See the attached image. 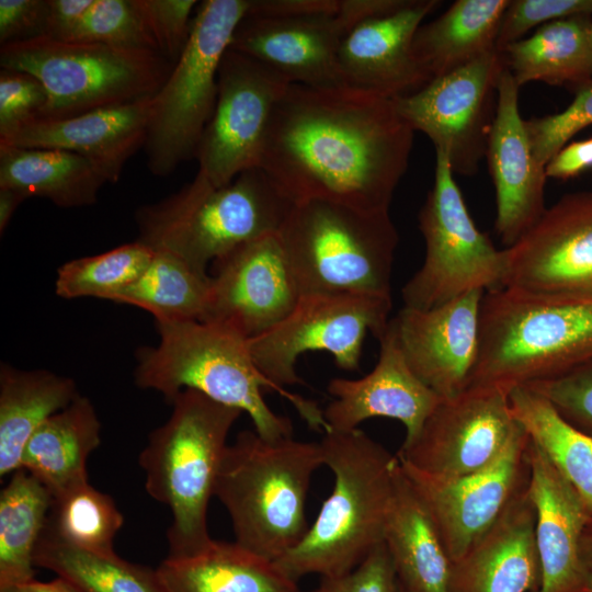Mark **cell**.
<instances>
[{"instance_id": "obj_1", "label": "cell", "mask_w": 592, "mask_h": 592, "mask_svg": "<svg viewBox=\"0 0 592 592\" xmlns=\"http://www.w3.org/2000/svg\"><path fill=\"white\" fill-rule=\"evenodd\" d=\"M413 134L391 99L292 83L274 109L259 168L293 204L389 210Z\"/></svg>"}, {"instance_id": "obj_2", "label": "cell", "mask_w": 592, "mask_h": 592, "mask_svg": "<svg viewBox=\"0 0 592 592\" xmlns=\"http://www.w3.org/2000/svg\"><path fill=\"white\" fill-rule=\"evenodd\" d=\"M157 328L159 343L138 352L137 386L170 401L182 390H196L246 412L264 439L292 437L291 420L275 413L263 397V389L270 388L286 398L310 428L327 431L323 411L314 401L277 387L260 372L243 335L201 320L162 321Z\"/></svg>"}, {"instance_id": "obj_3", "label": "cell", "mask_w": 592, "mask_h": 592, "mask_svg": "<svg viewBox=\"0 0 592 592\" xmlns=\"http://www.w3.org/2000/svg\"><path fill=\"white\" fill-rule=\"evenodd\" d=\"M320 444L333 489L300 543L273 561L294 581L339 577L361 563L384 542L394 494L397 455L365 432L327 431Z\"/></svg>"}, {"instance_id": "obj_4", "label": "cell", "mask_w": 592, "mask_h": 592, "mask_svg": "<svg viewBox=\"0 0 592 592\" xmlns=\"http://www.w3.org/2000/svg\"><path fill=\"white\" fill-rule=\"evenodd\" d=\"M592 361V295L499 287L483 293L479 345L468 386L515 387L562 376Z\"/></svg>"}, {"instance_id": "obj_5", "label": "cell", "mask_w": 592, "mask_h": 592, "mask_svg": "<svg viewBox=\"0 0 592 592\" xmlns=\"http://www.w3.org/2000/svg\"><path fill=\"white\" fill-rule=\"evenodd\" d=\"M322 465L320 442L239 432L224 453L214 490L229 514L235 542L271 561L298 545L309 528L310 480Z\"/></svg>"}, {"instance_id": "obj_6", "label": "cell", "mask_w": 592, "mask_h": 592, "mask_svg": "<svg viewBox=\"0 0 592 592\" xmlns=\"http://www.w3.org/2000/svg\"><path fill=\"white\" fill-rule=\"evenodd\" d=\"M171 415L153 430L139 455L147 492L167 505L170 557L191 556L213 540L207 511L227 437L242 413L185 389L172 400Z\"/></svg>"}, {"instance_id": "obj_7", "label": "cell", "mask_w": 592, "mask_h": 592, "mask_svg": "<svg viewBox=\"0 0 592 592\" xmlns=\"http://www.w3.org/2000/svg\"><path fill=\"white\" fill-rule=\"evenodd\" d=\"M293 205L261 168L223 186L197 172L177 193L137 210L138 240L207 273L235 248L278 232Z\"/></svg>"}, {"instance_id": "obj_8", "label": "cell", "mask_w": 592, "mask_h": 592, "mask_svg": "<svg viewBox=\"0 0 592 592\" xmlns=\"http://www.w3.org/2000/svg\"><path fill=\"white\" fill-rule=\"evenodd\" d=\"M278 236L300 295L391 298L399 238L389 210L307 201L293 205Z\"/></svg>"}, {"instance_id": "obj_9", "label": "cell", "mask_w": 592, "mask_h": 592, "mask_svg": "<svg viewBox=\"0 0 592 592\" xmlns=\"http://www.w3.org/2000/svg\"><path fill=\"white\" fill-rule=\"evenodd\" d=\"M0 66L41 81L47 103L39 118L48 119L153 96L173 67L155 50L48 37L1 45Z\"/></svg>"}, {"instance_id": "obj_10", "label": "cell", "mask_w": 592, "mask_h": 592, "mask_svg": "<svg viewBox=\"0 0 592 592\" xmlns=\"http://www.w3.org/2000/svg\"><path fill=\"white\" fill-rule=\"evenodd\" d=\"M250 0H206L197 5L187 44L155 94L144 149L155 175L195 158L215 110L218 70Z\"/></svg>"}, {"instance_id": "obj_11", "label": "cell", "mask_w": 592, "mask_h": 592, "mask_svg": "<svg viewBox=\"0 0 592 592\" xmlns=\"http://www.w3.org/2000/svg\"><path fill=\"white\" fill-rule=\"evenodd\" d=\"M418 219L425 254L402 287L405 307L430 309L471 291L502 287V250L477 228L441 150H435L433 186Z\"/></svg>"}, {"instance_id": "obj_12", "label": "cell", "mask_w": 592, "mask_h": 592, "mask_svg": "<svg viewBox=\"0 0 592 592\" xmlns=\"http://www.w3.org/2000/svg\"><path fill=\"white\" fill-rule=\"evenodd\" d=\"M391 298L357 294H306L294 309L264 333L248 339L260 372L274 385L301 383L296 365L306 352L323 351L344 371H356L364 340H377L389 323Z\"/></svg>"}, {"instance_id": "obj_13", "label": "cell", "mask_w": 592, "mask_h": 592, "mask_svg": "<svg viewBox=\"0 0 592 592\" xmlns=\"http://www.w3.org/2000/svg\"><path fill=\"white\" fill-rule=\"evenodd\" d=\"M505 68L503 54L494 49L391 100L413 132L426 135L447 156L454 174L473 175L486 155Z\"/></svg>"}, {"instance_id": "obj_14", "label": "cell", "mask_w": 592, "mask_h": 592, "mask_svg": "<svg viewBox=\"0 0 592 592\" xmlns=\"http://www.w3.org/2000/svg\"><path fill=\"white\" fill-rule=\"evenodd\" d=\"M291 84L270 67L228 48L219 65L215 110L195 153L197 172L223 186L259 168L274 109Z\"/></svg>"}, {"instance_id": "obj_15", "label": "cell", "mask_w": 592, "mask_h": 592, "mask_svg": "<svg viewBox=\"0 0 592 592\" xmlns=\"http://www.w3.org/2000/svg\"><path fill=\"white\" fill-rule=\"evenodd\" d=\"M521 424L508 392L492 386H469L442 399L419 434L397 452L401 465L439 477H459L496 462Z\"/></svg>"}, {"instance_id": "obj_16", "label": "cell", "mask_w": 592, "mask_h": 592, "mask_svg": "<svg viewBox=\"0 0 592 592\" xmlns=\"http://www.w3.org/2000/svg\"><path fill=\"white\" fill-rule=\"evenodd\" d=\"M528 447L530 437L521 425L500 457L473 474L439 477L399 463L429 512L452 562L528 487Z\"/></svg>"}, {"instance_id": "obj_17", "label": "cell", "mask_w": 592, "mask_h": 592, "mask_svg": "<svg viewBox=\"0 0 592 592\" xmlns=\"http://www.w3.org/2000/svg\"><path fill=\"white\" fill-rule=\"evenodd\" d=\"M502 253V287L592 295V191L560 197Z\"/></svg>"}, {"instance_id": "obj_18", "label": "cell", "mask_w": 592, "mask_h": 592, "mask_svg": "<svg viewBox=\"0 0 592 592\" xmlns=\"http://www.w3.org/2000/svg\"><path fill=\"white\" fill-rule=\"evenodd\" d=\"M212 266L202 321L226 326L247 339L277 325L301 296L278 232L235 248Z\"/></svg>"}, {"instance_id": "obj_19", "label": "cell", "mask_w": 592, "mask_h": 592, "mask_svg": "<svg viewBox=\"0 0 592 592\" xmlns=\"http://www.w3.org/2000/svg\"><path fill=\"white\" fill-rule=\"evenodd\" d=\"M482 291L430 309L402 307L388 327L411 371L446 399L467 388L479 345Z\"/></svg>"}, {"instance_id": "obj_20", "label": "cell", "mask_w": 592, "mask_h": 592, "mask_svg": "<svg viewBox=\"0 0 592 592\" xmlns=\"http://www.w3.org/2000/svg\"><path fill=\"white\" fill-rule=\"evenodd\" d=\"M519 87L505 68L498 83L497 107L486 155L496 191L494 229L513 244L544 214L545 168L536 161L519 109Z\"/></svg>"}, {"instance_id": "obj_21", "label": "cell", "mask_w": 592, "mask_h": 592, "mask_svg": "<svg viewBox=\"0 0 592 592\" xmlns=\"http://www.w3.org/2000/svg\"><path fill=\"white\" fill-rule=\"evenodd\" d=\"M440 3L409 0L391 14L352 27L338 49V65L345 86L395 99L430 82L413 55L412 43L422 21Z\"/></svg>"}, {"instance_id": "obj_22", "label": "cell", "mask_w": 592, "mask_h": 592, "mask_svg": "<svg viewBox=\"0 0 592 592\" xmlns=\"http://www.w3.org/2000/svg\"><path fill=\"white\" fill-rule=\"evenodd\" d=\"M378 341V361L368 374L328 383L333 399L323 410L327 431H352L368 419L389 418L405 425L408 443L443 398L411 371L389 327Z\"/></svg>"}, {"instance_id": "obj_23", "label": "cell", "mask_w": 592, "mask_h": 592, "mask_svg": "<svg viewBox=\"0 0 592 592\" xmlns=\"http://www.w3.org/2000/svg\"><path fill=\"white\" fill-rule=\"evenodd\" d=\"M528 492L542 579L536 592H591L580 543L592 512L574 488L531 442Z\"/></svg>"}, {"instance_id": "obj_24", "label": "cell", "mask_w": 592, "mask_h": 592, "mask_svg": "<svg viewBox=\"0 0 592 592\" xmlns=\"http://www.w3.org/2000/svg\"><path fill=\"white\" fill-rule=\"evenodd\" d=\"M346 31L337 18H246L229 48L281 73L291 83L312 88L346 87L338 49Z\"/></svg>"}, {"instance_id": "obj_25", "label": "cell", "mask_w": 592, "mask_h": 592, "mask_svg": "<svg viewBox=\"0 0 592 592\" xmlns=\"http://www.w3.org/2000/svg\"><path fill=\"white\" fill-rule=\"evenodd\" d=\"M153 96L68 118H37L0 143L77 153L88 159L107 183H115L127 160L145 146Z\"/></svg>"}, {"instance_id": "obj_26", "label": "cell", "mask_w": 592, "mask_h": 592, "mask_svg": "<svg viewBox=\"0 0 592 592\" xmlns=\"http://www.w3.org/2000/svg\"><path fill=\"white\" fill-rule=\"evenodd\" d=\"M542 569L528 487L452 562L448 592H536Z\"/></svg>"}, {"instance_id": "obj_27", "label": "cell", "mask_w": 592, "mask_h": 592, "mask_svg": "<svg viewBox=\"0 0 592 592\" xmlns=\"http://www.w3.org/2000/svg\"><path fill=\"white\" fill-rule=\"evenodd\" d=\"M398 458V457H397ZM384 543L399 582L411 592H448L452 561L399 460Z\"/></svg>"}, {"instance_id": "obj_28", "label": "cell", "mask_w": 592, "mask_h": 592, "mask_svg": "<svg viewBox=\"0 0 592 592\" xmlns=\"http://www.w3.org/2000/svg\"><path fill=\"white\" fill-rule=\"evenodd\" d=\"M156 569L167 592H300L273 561L236 542L213 539L194 555L168 556Z\"/></svg>"}, {"instance_id": "obj_29", "label": "cell", "mask_w": 592, "mask_h": 592, "mask_svg": "<svg viewBox=\"0 0 592 592\" xmlns=\"http://www.w3.org/2000/svg\"><path fill=\"white\" fill-rule=\"evenodd\" d=\"M101 423L81 395L50 415L27 441L20 468L36 477L52 497L88 481L87 460L100 445Z\"/></svg>"}, {"instance_id": "obj_30", "label": "cell", "mask_w": 592, "mask_h": 592, "mask_svg": "<svg viewBox=\"0 0 592 592\" xmlns=\"http://www.w3.org/2000/svg\"><path fill=\"white\" fill-rule=\"evenodd\" d=\"M510 0H457L421 24L413 55L432 80L496 49L499 24Z\"/></svg>"}, {"instance_id": "obj_31", "label": "cell", "mask_w": 592, "mask_h": 592, "mask_svg": "<svg viewBox=\"0 0 592 592\" xmlns=\"http://www.w3.org/2000/svg\"><path fill=\"white\" fill-rule=\"evenodd\" d=\"M105 183L99 170L77 153L0 143V187L14 189L27 198L38 196L58 207H81L94 204Z\"/></svg>"}, {"instance_id": "obj_32", "label": "cell", "mask_w": 592, "mask_h": 592, "mask_svg": "<svg viewBox=\"0 0 592 592\" xmlns=\"http://www.w3.org/2000/svg\"><path fill=\"white\" fill-rule=\"evenodd\" d=\"M79 395L76 383L48 371H0V477L20 469L23 449L50 415Z\"/></svg>"}, {"instance_id": "obj_33", "label": "cell", "mask_w": 592, "mask_h": 592, "mask_svg": "<svg viewBox=\"0 0 592 592\" xmlns=\"http://www.w3.org/2000/svg\"><path fill=\"white\" fill-rule=\"evenodd\" d=\"M590 15L556 20L501 53L519 88L532 81L577 88L592 80Z\"/></svg>"}, {"instance_id": "obj_34", "label": "cell", "mask_w": 592, "mask_h": 592, "mask_svg": "<svg viewBox=\"0 0 592 592\" xmlns=\"http://www.w3.org/2000/svg\"><path fill=\"white\" fill-rule=\"evenodd\" d=\"M508 396L513 415L531 442L592 512V436L570 424L545 397L525 386L511 389Z\"/></svg>"}, {"instance_id": "obj_35", "label": "cell", "mask_w": 592, "mask_h": 592, "mask_svg": "<svg viewBox=\"0 0 592 592\" xmlns=\"http://www.w3.org/2000/svg\"><path fill=\"white\" fill-rule=\"evenodd\" d=\"M52 493L18 469L0 492V588L34 578V553L45 530Z\"/></svg>"}, {"instance_id": "obj_36", "label": "cell", "mask_w": 592, "mask_h": 592, "mask_svg": "<svg viewBox=\"0 0 592 592\" xmlns=\"http://www.w3.org/2000/svg\"><path fill=\"white\" fill-rule=\"evenodd\" d=\"M153 251L145 272L114 301L145 309L157 322L202 321L209 299L210 275L171 252Z\"/></svg>"}, {"instance_id": "obj_37", "label": "cell", "mask_w": 592, "mask_h": 592, "mask_svg": "<svg viewBox=\"0 0 592 592\" xmlns=\"http://www.w3.org/2000/svg\"><path fill=\"white\" fill-rule=\"evenodd\" d=\"M34 565L55 572L82 592H167L157 569L113 555L69 545L45 530L34 553Z\"/></svg>"}, {"instance_id": "obj_38", "label": "cell", "mask_w": 592, "mask_h": 592, "mask_svg": "<svg viewBox=\"0 0 592 592\" xmlns=\"http://www.w3.org/2000/svg\"><path fill=\"white\" fill-rule=\"evenodd\" d=\"M123 523L113 498L86 481L53 496L45 531L75 547L113 555Z\"/></svg>"}, {"instance_id": "obj_39", "label": "cell", "mask_w": 592, "mask_h": 592, "mask_svg": "<svg viewBox=\"0 0 592 592\" xmlns=\"http://www.w3.org/2000/svg\"><path fill=\"white\" fill-rule=\"evenodd\" d=\"M155 251L139 240L101 254L71 260L58 269L56 294L66 299H114L148 267Z\"/></svg>"}, {"instance_id": "obj_40", "label": "cell", "mask_w": 592, "mask_h": 592, "mask_svg": "<svg viewBox=\"0 0 592 592\" xmlns=\"http://www.w3.org/2000/svg\"><path fill=\"white\" fill-rule=\"evenodd\" d=\"M68 42L159 52L135 0H94Z\"/></svg>"}, {"instance_id": "obj_41", "label": "cell", "mask_w": 592, "mask_h": 592, "mask_svg": "<svg viewBox=\"0 0 592 592\" xmlns=\"http://www.w3.org/2000/svg\"><path fill=\"white\" fill-rule=\"evenodd\" d=\"M590 125H592V80L576 89L574 99L563 111L525 119L532 151L543 168L577 133Z\"/></svg>"}, {"instance_id": "obj_42", "label": "cell", "mask_w": 592, "mask_h": 592, "mask_svg": "<svg viewBox=\"0 0 592 592\" xmlns=\"http://www.w3.org/2000/svg\"><path fill=\"white\" fill-rule=\"evenodd\" d=\"M592 14V0H513L501 18L496 38V49L509 45L537 25L556 20Z\"/></svg>"}, {"instance_id": "obj_43", "label": "cell", "mask_w": 592, "mask_h": 592, "mask_svg": "<svg viewBox=\"0 0 592 592\" xmlns=\"http://www.w3.org/2000/svg\"><path fill=\"white\" fill-rule=\"evenodd\" d=\"M525 387L545 397L565 420L592 436V361Z\"/></svg>"}, {"instance_id": "obj_44", "label": "cell", "mask_w": 592, "mask_h": 592, "mask_svg": "<svg viewBox=\"0 0 592 592\" xmlns=\"http://www.w3.org/2000/svg\"><path fill=\"white\" fill-rule=\"evenodd\" d=\"M159 53L174 65L190 38L196 0H135Z\"/></svg>"}, {"instance_id": "obj_45", "label": "cell", "mask_w": 592, "mask_h": 592, "mask_svg": "<svg viewBox=\"0 0 592 592\" xmlns=\"http://www.w3.org/2000/svg\"><path fill=\"white\" fill-rule=\"evenodd\" d=\"M46 103V90L38 79L27 72L1 69L0 139L39 118Z\"/></svg>"}, {"instance_id": "obj_46", "label": "cell", "mask_w": 592, "mask_h": 592, "mask_svg": "<svg viewBox=\"0 0 592 592\" xmlns=\"http://www.w3.org/2000/svg\"><path fill=\"white\" fill-rule=\"evenodd\" d=\"M320 592H398V577L386 544L376 546L350 572L321 578Z\"/></svg>"}, {"instance_id": "obj_47", "label": "cell", "mask_w": 592, "mask_h": 592, "mask_svg": "<svg viewBox=\"0 0 592 592\" xmlns=\"http://www.w3.org/2000/svg\"><path fill=\"white\" fill-rule=\"evenodd\" d=\"M48 0H0L1 45L45 37Z\"/></svg>"}, {"instance_id": "obj_48", "label": "cell", "mask_w": 592, "mask_h": 592, "mask_svg": "<svg viewBox=\"0 0 592 592\" xmlns=\"http://www.w3.org/2000/svg\"><path fill=\"white\" fill-rule=\"evenodd\" d=\"M340 0H250L247 15L275 19L333 16Z\"/></svg>"}, {"instance_id": "obj_49", "label": "cell", "mask_w": 592, "mask_h": 592, "mask_svg": "<svg viewBox=\"0 0 592 592\" xmlns=\"http://www.w3.org/2000/svg\"><path fill=\"white\" fill-rule=\"evenodd\" d=\"M94 0H48L45 37L68 42Z\"/></svg>"}, {"instance_id": "obj_50", "label": "cell", "mask_w": 592, "mask_h": 592, "mask_svg": "<svg viewBox=\"0 0 592 592\" xmlns=\"http://www.w3.org/2000/svg\"><path fill=\"white\" fill-rule=\"evenodd\" d=\"M592 167V137L561 148L546 164L547 178L568 180Z\"/></svg>"}, {"instance_id": "obj_51", "label": "cell", "mask_w": 592, "mask_h": 592, "mask_svg": "<svg viewBox=\"0 0 592 592\" xmlns=\"http://www.w3.org/2000/svg\"><path fill=\"white\" fill-rule=\"evenodd\" d=\"M408 2L409 0H340L335 15L348 33L355 25L391 14Z\"/></svg>"}, {"instance_id": "obj_52", "label": "cell", "mask_w": 592, "mask_h": 592, "mask_svg": "<svg viewBox=\"0 0 592 592\" xmlns=\"http://www.w3.org/2000/svg\"><path fill=\"white\" fill-rule=\"evenodd\" d=\"M0 592H82V591L70 581L57 576L56 579L48 582H42V581H37L33 579L27 582L2 587L0 588Z\"/></svg>"}, {"instance_id": "obj_53", "label": "cell", "mask_w": 592, "mask_h": 592, "mask_svg": "<svg viewBox=\"0 0 592 592\" xmlns=\"http://www.w3.org/2000/svg\"><path fill=\"white\" fill-rule=\"evenodd\" d=\"M27 197L10 187H0V232L8 227L13 214L20 204Z\"/></svg>"}, {"instance_id": "obj_54", "label": "cell", "mask_w": 592, "mask_h": 592, "mask_svg": "<svg viewBox=\"0 0 592 592\" xmlns=\"http://www.w3.org/2000/svg\"><path fill=\"white\" fill-rule=\"evenodd\" d=\"M580 554L583 567L592 584V515L581 537Z\"/></svg>"}, {"instance_id": "obj_55", "label": "cell", "mask_w": 592, "mask_h": 592, "mask_svg": "<svg viewBox=\"0 0 592 592\" xmlns=\"http://www.w3.org/2000/svg\"><path fill=\"white\" fill-rule=\"evenodd\" d=\"M398 592H411L405 585H402L398 580Z\"/></svg>"}, {"instance_id": "obj_56", "label": "cell", "mask_w": 592, "mask_h": 592, "mask_svg": "<svg viewBox=\"0 0 592 592\" xmlns=\"http://www.w3.org/2000/svg\"><path fill=\"white\" fill-rule=\"evenodd\" d=\"M589 34H590V41H591V44H592V21L590 23Z\"/></svg>"}, {"instance_id": "obj_57", "label": "cell", "mask_w": 592, "mask_h": 592, "mask_svg": "<svg viewBox=\"0 0 592 592\" xmlns=\"http://www.w3.org/2000/svg\"><path fill=\"white\" fill-rule=\"evenodd\" d=\"M314 592H320L319 589L315 590Z\"/></svg>"}, {"instance_id": "obj_58", "label": "cell", "mask_w": 592, "mask_h": 592, "mask_svg": "<svg viewBox=\"0 0 592 592\" xmlns=\"http://www.w3.org/2000/svg\"><path fill=\"white\" fill-rule=\"evenodd\" d=\"M592 592V591H591Z\"/></svg>"}]
</instances>
